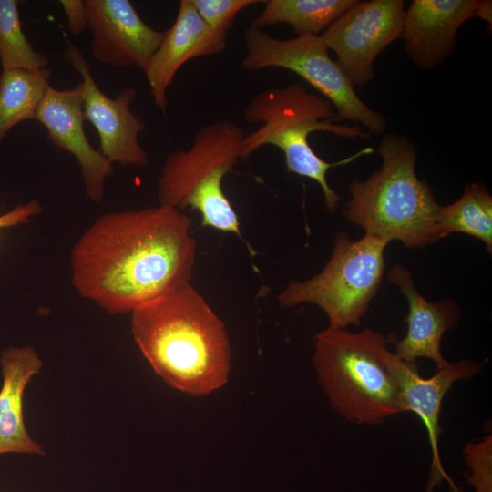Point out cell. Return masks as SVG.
I'll list each match as a JSON object with an SVG mask.
<instances>
[{
  "label": "cell",
  "mask_w": 492,
  "mask_h": 492,
  "mask_svg": "<svg viewBox=\"0 0 492 492\" xmlns=\"http://www.w3.org/2000/svg\"><path fill=\"white\" fill-rule=\"evenodd\" d=\"M191 220L165 204L107 213L70 253L76 291L111 314L190 283L196 258Z\"/></svg>",
  "instance_id": "6da1fadb"
},
{
  "label": "cell",
  "mask_w": 492,
  "mask_h": 492,
  "mask_svg": "<svg viewBox=\"0 0 492 492\" xmlns=\"http://www.w3.org/2000/svg\"><path fill=\"white\" fill-rule=\"evenodd\" d=\"M131 313L135 343L169 386L201 396L227 383L231 345L225 325L190 283Z\"/></svg>",
  "instance_id": "7a4b0ae2"
},
{
  "label": "cell",
  "mask_w": 492,
  "mask_h": 492,
  "mask_svg": "<svg viewBox=\"0 0 492 492\" xmlns=\"http://www.w3.org/2000/svg\"><path fill=\"white\" fill-rule=\"evenodd\" d=\"M249 123H261L254 131L245 134L241 159L264 145L280 149L289 173L314 180L321 187L328 211L338 208L340 196L327 181L330 168L348 164L359 157L374 152L366 147L336 162L320 158L309 144L314 131H324L346 138L367 139L371 135L361 126L340 124L335 120L332 103L322 95L308 91L301 84L269 88L252 97L243 112Z\"/></svg>",
  "instance_id": "3957f363"
},
{
  "label": "cell",
  "mask_w": 492,
  "mask_h": 492,
  "mask_svg": "<svg viewBox=\"0 0 492 492\" xmlns=\"http://www.w3.org/2000/svg\"><path fill=\"white\" fill-rule=\"evenodd\" d=\"M382 168L349 185L343 216L351 223L389 242L424 248L439 241V205L425 180L415 173L416 149L405 136L384 134L376 149Z\"/></svg>",
  "instance_id": "277c9868"
},
{
  "label": "cell",
  "mask_w": 492,
  "mask_h": 492,
  "mask_svg": "<svg viewBox=\"0 0 492 492\" xmlns=\"http://www.w3.org/2000/svg\"><path fill=\"white\" fill-rule=\"evenodd\" d=\"M395 338L369 328H326L316 335L313 364L318 381L333 408L348 421L380 425L404 412L397 384L382 358Z\"/></svg>",
  "instance_id": "5b68a950"
},
{
  "label": "cell",
  "mask_w": 492,
  "mask_h": 492,
  "mask_svg": "<svg viewBox=\"0 0 492 492\" xmlns=\"http://www.w3.org/2000/svg\"><path fill=\"white\" fill-rule=\"evenodd\" d=\"M243 129L229 119L200 128L191 147L165 159L158 180L160 204L180 211L198 210L202 226L241 236L236 211L222 190V179L241 159Z\"/></svg>",
  "instance_id": "8992f818"
},
{
  "label": "cell",
  "mask_w": 492,
  "mask_h": 492,
  "mask_svg": "<svg viewBox=\"0 0 492 492\" xmlns=\"http://www.w3.org/2000/svg\"><path fill=\"white\" fill-rule=\"evenodd\" d=\"M388 243L369 233L354 241L337 233L323 271L303 282H289L278 295L281 305L315 304L325 313L330 329L360 325L383 282Z\"/></svg>",
  "instance_id": "52a82bcc"
},
{
  "label": "cell",
  "mask_w": 492,
  "mask_h": 492,
  "mask_svg": "<svg viewBox=\"0 0 492 492\" xmlns=\"http://www.w3.org/2000/svg\"><path fill=\"white\" fill-rule=\"evenodd\" d=\"M243 40L245 55L241 64L246 71L272 67L290 70L332 103L336 122H357L371 136L385 131L384 117L360 98L338 63L329 56L320 36L279 39L249 27Z\"/></svg>",
  "instance_id": "ba28073f"
},
{
  "label": "cell",
  "mask_w": 492,
  "mask_h": 492,
  "mask_svg": "<svg viewBox=\"0 0 492 492\" xmlns=\"http://www.w3.org/2000/svg\"><path fill=\"white\" fill-rule=\"evenodd\" d=\"M404 5L402 0H356L320 34L354 87L366 86L374 77L375 58L403 38Z\"/></svg>",
  "instance_id": "9c48e42d"
},
{
  "label": "cell",
  "mask_w": 492,
  "mask_h": 492,
  "mask_svg": "<svg viewBox=\"0 0 492 492\" xmlns=\"http://www.w3.org/2000/svg\"><path fill=\"white\" fill-rule=\"evenodd\" d=\"M62 57L82 78L83 117L96 128L102 155L111 164L147 166L149 156L138 141L139 133L147 126L130 109L137 89L125 87L115 98H111L96 83L83 53L69 41Z\"/></svg>",
  "instance_id": "30bf717a"
},
{
  "label": "cell",
  "mask_w": 492,
  "mask_h": 492,
  "mask_svg": "<svg viewBox=\"0 0 492 492\" xmlns=\"http://www.w3.org/2000/svg\"><path fill=\"white\" fill-rule=\"evenodd\" d=\"M383 361L395 378L404 412L415 413L424 424L432 453L427 492L446 480L453 492H460L443 468L439 453L440 411L446 393L457 381L469 380L479 374L483 363L462 359L447 364L428 378L420 375L416 363L397 358L387 347L382 353Z\"/></svg>",
  "instance_id": "8fae6325"
},
{
  "label": "cell",
  "mask_w": 492,
  "mask_h": 492,
  "mask_svg": "<svg viewBox=\"0 0 492 492\" xmlns=\"http://www.w3.org/2000/svg\"><path fill=\"white\" fill-rule=\"evenodd\" d=\"M85 5L95 60L144 70L164 31L146 24L129 0H86Z\"/></svg>",
  "instance_id": "7c38bea8"
},
{
  "label": "cell",
  "mask_w": 492,
  "mask_h": 492,
  "mask_svg": "<svg viewBox=\"0 0 492 492\" xmlns=\"http://www.w3.org/2000/svg\"><path fill=\"white\" fill-rule=\"evenodd\" d=\"M36 120L46 130L48 140L77 159L87 198L96 203L102 200L107 178L112 164L95 149L84 130L82 85L56 89L49 86L40 102Z\"/></svg>",
  "instance_id": "4fadbf2b"
},
{
  "label": "cell",
  "mask_w": 492,
  "mask_h": 492,
  "mask_svg": "<svg viewBox=\"0 0 492 492\" xmlns=\"http://www.w3.org/2000/svg\"><path fill=\"white\" fill-rule=\"evenodd\" d=\"M227 36L210 29L190 0L180 1L174 23L164 31L143 70L154 104L162 113H167V91L179 68L193 58L221 53L227 46Z\"/></svg>",
  "instance_id": "5bb4252c"
},
{
  "label": "cell",
  "mask_w": 492,
  "mask_h": 492,
  "mask_svg": "<svg viewBox=\"0 0 492 492\" xmlns=\"http://www.w3.org/2000/svg\"><path fill=\"white\" fill-rule=\"evenodd\" d=\"M480 0H413L405 11L403 38L410 60L431 70L451 55L459 27L477 16Z\"/></svg>",
  "instance_id": "9a60e30c"
},
{
  "label": "cell",
  "mask_w": 492,
  "mask_h": 492,
  "mask_svg": "<svg viewBox=\"0 0 492 492\" xmlns=\"http://www.w3.org/2000/svg\"><path fill=\"white\" fill-rule=\"evenodd\" d=\"M388 281L396 285L408 303L405 319L407 332L402 340L395 338L394 354L405 362L415 363L427 358L440 370L447 364L441 353L445 333L455 327L460 319V309L453 300L431 302L416 290L409 270L395 264L388 272Z\"/></svg>",
  "instance_id": "2e32d148"
},
{
  "label": "cell",
  "mask_w": 492,
  "mask_h": 492,
  "mask_svg": "<svg viewBox=\"0 0 492 492\" xmlns=\"http://www.w3.org/2000/svg\"><path fill=\"white\" fill-rule=\"evenodd\" d=\"M3 383L0 389V455H44L42 446L28 434L24 419V395L43 363L31 346H9L0 354Z\"/></svg>",
  "instance_id": "e0dca14e"
},
{
  "label": "cell",
  "mask_w": 492,
  "mask_h": 492,
  "mask_svg": "<svg viewBox=\"0 0 492 492\" xmlns=\"http://www.w3.org/2000/svg\"><path fill=\"white\" fill-rule=\"evenodd\" d=\"M356 0H265L250 28L261 29L278 23L293 27L298 36H320Z\"/></svg>",
  "instance_id": "ac0fdd59"
},
{
  "label": "cell",
  "mask_w": 492,
  "mask_h": 492,
  "mask_svg": "<svg viewBox=\"0 0 492 492\" xmlns=\"http://www.w3.org/2000/svg\"><path fill=\"white\" fill-rule=\"evenodd\" d=\"M51 70H2L0 75V143L17 124L36 120L49 85Z\"/></svg>",
  "instance_id": "d6986e66"
},
{
  "label": "cell",
  "mask_w": 492,
  "mask_h": 492,
  "mask_svg": "<svg viewBox=\"0 0 492 492\" xmlns=\"http://www.w3.org/2000/svg\"><path fill=\"white\" fill-rule=\"evenodd\" d=\"M438 239L462 232L482 241L492 251V197L481 183L465 186L463 195L450 205L439 206L436 215Z\"/></svg>",
  "instance_id": "ffe728a7"
},
{
  "label": "cell",
  "mask_w": 492,
  "mask_h": 492,
  "mask_svg": "<svg viewBox=\"0 0 492 492\" xmlns=\"http://www.w3.org/2000/svg\"><path fill=\"white\" fill-rule=\"evenodd\" d=\"M19 1L0 0V64L2 70L37 71L48 58L36 52L26 38L19 16Z\"/></svg>",
  "instance_id": "44dd1931"
},
{
  "label": "cell",
  "mask_w": 492,
  "mask_h": 492,
  "mask_svg": "<svg viewBox=\"0 0 492 492\" xmlns=\"http://www.w3.org/2000/svg\"><path fill=\"white\" fill-rule=\"evenodd\" d=\"M463 454L471 470L469 483L477 492H492V435L466 444Z\"/></svg>",
  "instance_id": "7402d4cb"
},
{
  "label": "cell",
  "mask_w": 492,
  "mask_h": 492,
  "mask_svg": "<svg viewBox=\"0 0 492 492\" xmlns=\"http://www.w3.org/2000/svg\"><path fill=\"white\" fill-rule=\"evenodd\" d=\"M194 8L213 31L228 35L237 15L259 0H190Z\"/></svg>",
  "instance_id": "603a6c76"
},
{
  "label": "cell",
  "mask_w": 492,
  "mask_h": 492,
  "mask_svg": "<svg viewBox=\"0 0 492 492\" xmlns=\"http://www.w3.org/2000/svg\"><path fill=\"white\" fill-rule=\"evenodd\" d=\"M42 211L40 203L31 200L24 204H19L11 210L0 215V229L14 227L27 223L30 220Z\"/></svg>",
  "instance_id": "cb8c5ba5"
},
{
  "label": "cell",
  "mask_w": 492,
  "mask_h": 492,
  "mask_svg": "<svg viewBox=\"0 0 492 492\" xmlns=\"http://www.w3.org/2000/svg\"><path fill=\"white\" fill-rule=\"evenodd\" d=\"M60 5L67 20V26L73 36L81 35L87 28L85 1L61 0Z\"/></svg>",
  "instance_id": "d4e9b609"
},
{
  "label": "cell",
  "mask_w": 492,
  "mask_h": 492,
  "mask_svg": "<svg viewBox=\"0 0 492 492\" xmlns=\"http://www.w3.org/2000/svg\"><path fill=\"white\" fill-rule=\"evenodd\" d=\"M477 17L484 19L491 25V2L482 1V4L477 13Z\"/></svg>",
  "instance_id": "484cf974"
}]
</instances>
